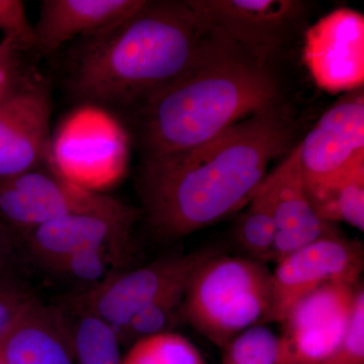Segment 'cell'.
I'll list each match as a JSON object with an SVG mask.
<instances>
[{"mask_svg":"<svg viewBox=\"0 0 364 364\" xmlns=\"http://www.w3.org/2000/svg\"><path fill=\"white\" fill-rule=\"evenodd\" d=\"M294 126L279 107L235 124L193 149L142 159L136 189L151 231L177 240L243 210Z\"/></svg>","mask_w":364,"mask_h":364,"instance_id":"1","label":"cell"},{"mask_svg":"<svg viewBox=\"0 0 364 364\" xmlns=\"http://www.w3.org/2000/svg\"><path fill=\"white\" fill-rule=\"evenodd\" d=\"M230 41L183 1H147L71 53L66 85L83 104L136 109Z\"/></svg>","mask_w":364,"mask_h":364,"instance_id":"2","label":"cell"},{"mask_svg":"<svg viewBox=\"0 0 364 364\" xmlns=\"http://www.w3.org/2000/svg\"><path fill=\"white\" fill-rule=\"evenodd\" d=\"M279 85L264 62L230 43L139 105L143 159L183 152L277 107Z\"/></svg>","mask_w":364,"mask_h":364,"instance_id":"3","label":"cell"},{"mask_svg":"<svg viewBox=\"0 0 364 364\" xmlns=\"http://www.w3.org/2000/svg\"><path fill=\"white\" fill-rule=\"evenodd\" d=\"M272 272L264 263L221 251L196 268L181 318L219 348L237 335L270 322Z\"/></svg>","mask_w":364,"mask_h":364,"instance_id":"4","label":"cell"},{"mask_svg":"<svg viewBox=\"0 0 364 364\" xmlns=\"http://www.w3.org/2000/svg\"><path fill=\"white\" fill-rule=\"evenodd\" d=\"M131 208L71 181L51 160L37 168L0 179V220L18 241L31 230L66 215L122 214Z\"/></svg>","mask_w":364,"mask_h":364,"instance_id":"5","label":"cell"},{"mask_svg":"<svg viewBox=\"0 0 364 364\" xmlns=\"http://www.w3.org/2000/svg\"><path fill=\"white\" fill-rule=\"evenodd\" d=\"M298 145L306 195L326 221L337 184L354 163L364 158L363 88L340 98Z\"/></svg>","mask_w":364,"mask_h":364,"instance_id":"6","label":"cell"},{"mask_svg":"<svg viewBox=\"0 0 364 364\" xmlns=\"http://www.w3.org/2000/svg\"><path fill=\"white\" fill-rule=\"evenodd\" d=\"M219 251L207 247L163 256L145 267L114 273L88 291L71 294L67 301L102 318L117 333L160 294L188 279L203 260Z\"/></svg>","mask_w":364,"mask_h":364,"instance_id":"7","label":"cell"},{"mask_svg":"<svg viewBox=\"0 0 364 364\" xmlns=\"http://www.w3.org/2000/svg\"><path fill=\"white\" fill-rule=\"evenodd\" d=\"M364 269V249L338 232L287 254L272 272L270 322L282 324L299 301L333 284H358Z\"/></svg>","mask_w":364,"mask_h":364,"instance_id":"8","label":"cell"},{"mask_svg":"<svg viewBox=\"0 0 364 364\" xmlns=\"http://www.w3.org/2000/svg\"><path fill=\"white\" fill-rule=\"evenodd\" d=\"M361 287L329 284L299 301L282 323L279 363H324L348 331Z\"/></svg>","mask_w":364,"mask_h":364,"instance_id":"9","label":"cell"},{"mask_svg":"<svg viewBox=\"0 0 364 364\" xmlns=\"http://www.w3.org/2000/svg\"><path fill=\"white\" fill-rule=\"evenodd\" d=\"M200 20L259 61L279 52L303 13L294 0H186Z\"/></svg>","mask_w":364,"mask_h":364,"instance_id":"10","label":"cell"},{"mask_svg":"<svg viewBox=\"0 0 364 364\" xmlns=\"http://www.w3.org/2000/svg\"><path fill=\"white\" fill-rule=\"evenodd\" d=\"M51 116L49 86L35 73L0 102V179L51 160Z\"/></svg>","mask_w":364,"mask_h":364,"instance_id":"11","label":"cell"},{"mask_svg":"<svg viewBox=\"0 0 364 364\" xmlns=\"http://www.w3.org/2000/svg\"><path fill=\"white\" fill-rule=\"evenodd\" d=\"M139 215V210L132 208L122 214L81 213L46 223L21 237V257L45 272L67 256L87 249L132 251Z\"/></svg>","mask_w":364,"mask_h":364,"instance_id":"12","label":"cell"},{"mask_svg":"<svg viewBox=\"0 0 364 364\" xmlns=\"http://www.w3.org/2000/svg\"><path fill=\"white\" fill-rule=\"evenodd\" d=\"M304 61L316 85L328 92L363 87L364 16L339 9L306 32Z\"/></svg>","mask_w":364,"mask_h":364,"instance_id":"13","label":"cell"},{"mask_svg":"<svg viewBox=\"0 0 364 364\" xmlns=\"http://www.w3.org/2000/svg\"><path fill=\"white\" fill-rule=\"evenodd\" d=\"M272 205L275 225V263L287 254L329 235L338 233L324 221L306 195L299 145L262 181Z\"/></svg>","mask_w":364,"mask_h":364,"instance_id":"14","label":"cell"},{"mask_svg":"<svg viewBox=\"0 0 364 364\" xmlns=\"http://www.w3.org/2000/svg\"><path fill=\"white\" fill-rule=\"evenodd\" d=\"M0 364H76L63 304H31L0 340Z\"/></svg>","mask_w":364,"mask_h":364,"instance_id":"15","label":"cell"},{"mask_svg":"<svg viewBox=\"0 0 364 364\" xmlns=\"http://www.w3.org/2000/svg\"><path fill=\"white\" fill-rule=\"evenodd\" d=\"M145 0H44L35 28V54L51 55L75 38H85L130 16Z\"/></svg>","mask_w":364,"mask_h":364,"instance_id":"16","label":"cell"},{"mask_svg":"<svg viewBox=\"0 0 364 364\" xmlns=\"http://www.w3.org/2000/svg\"><path fill=\"white\" fill-rule=\"evenodd\" d=\"M132 251L100 247L79 251L45 270L50 277L65 280L75 287L73 294L83 293L123 272Z\"/></svg>","mask_w":364,"mask_h":364,"instance_id":"17","label":"cell"},{"mask_svg":"<svg viewBox=\"0 0 364 364\" xmlns=\"http://www.w3.org/2000/svg\"><path fill=\"white\" fill-rule=\"evenodd\" d=\"M63 305L70 318L76 364H121V342L111 326L67 301Z\"/></svg>","mask_w":364,"mask_h":364,"instance_id":"18","label":"cell"},{"mask_svg":"<svg viewBox=\"0 0 364 364\" xmlns=\"http://www.w3.org/2000/svg\"><path fill=\"white\" fill-rule=\"evenodd\" d=\"M234 239L244 257L275 262V225L267 191L260 184L234 230Z\"/></svg>","mask_w":364,"mask_h":364,"instance_id":"19","label":"cell"},{"mask_svg":"<svg viewBox=\"0 0 364 364\" xmlns=\"http://www.w3.org/2000/svg\"><path fill=\"white\" fill-rule=\"evenodd\" d=\"M189 277L160 294L136 314L126 327L117 332L121 345L132 344L151 335L169 332L174 323L181 318L182 305Z\"/></svg>","mask_w":364,"mask_h":364,"instance_id":"20","label":"cell"},{"mask_svg":"<svg viewBox=\"0 0 364 364\" xmlns=\"http://www.w3.org/2000/svg\"><path fill=\"white\" fill-rule=\"evenodd\" d=\"M131 345L121 364H205L195 345L176 333L151 335Z\"/></svg>","mask_w":364,"mask_h":364,"instance_id":"21","label":"cell"},{"mask_svg":"<svg viewBox=\"0 0 364 364\" xmlns=\"http://www.w3.org/2000/svg\"><path fill=\"white\" fill-rule=\"evenodd\" d=\"M326 220L364 231V158L354 163L337 184Z\"/></svg>","mask_w":364,"mask_h":364,"instance_id":"22","label":"cell"},{"mask_svg":"<svg viewBox=\"0 0 364 364\" xmlns=\"http://www.w3.org/2000/svg\"><path fill=\"white\" fill-rule=\"evenodd\" d=\"M223 351L222 364H280L279 335L264 325L237 335Z\"/></svg>","mask_w":364,"mask_h":364,"instance_id":"23","label":"cell"},{"mask_svg":"<svg viewBox=\"0 0 364 364\" xmlns=\"http://www.w3.org/2000/svg\"><path fill=\"white\" fill-rule=\"evenodd\" d=\"M28 53L9 38L0 41V102L18 90L33 73L28 64Z\"/></svg>","mask_w":364,"mask_h":364,"instance_id":"24","label":"cell"},{"mask_svg":"<svg viewBox=\"0 0 364 364\" xmlns=\"http://www.w3.org/2000/svg\"><path fill=\"white\" fill-rule=\"evenodd\" d=\"M35 293L20 277L0 279V340L31 304Z\"/></svg>","mask_w":364,"mask_h":364,"instance_id":"25","label":"cell"},{"mask_svg":"<svg viewBox=\"0 0 364 364\" xmlns=\"http://www.w3.org/2000/svg\"><path fill=\"white\" fill-rule=\"evenodd\" d=\"M0 31L4 38L14 40L23 51L35 54V28L26 16L21 0H0Z\"/></svg>","mask_w":364,"mask_h":364,"instance_id":"26","label":"cell"},{"mask_svg":"<svg viewBox=\"0 0 364 364\" xmlns=\"http://www.w3.org/2000/svg\"><path fill=\"white\" fill-rule=\"evenodd\" d=\"M323 364H364V289L360 287L351 324L338 348Z\"/></svg>","mask_w":364,"mask_h":364,"instance_id":"27","label":"cell"},{"mask_svg":"<svg viewBox=\"0 0 364 364\" xmlns=\"http://www.w3.org/2000/svg\"><path fill=\"white\" fill-rule=\"evenodd\" d=\"M21 262L20 241L0 220V279L20 277Z\"/></svg>","mask_w":364,"mask_h":364,"instance_id":"28","label":"cell"}]
</instances>
